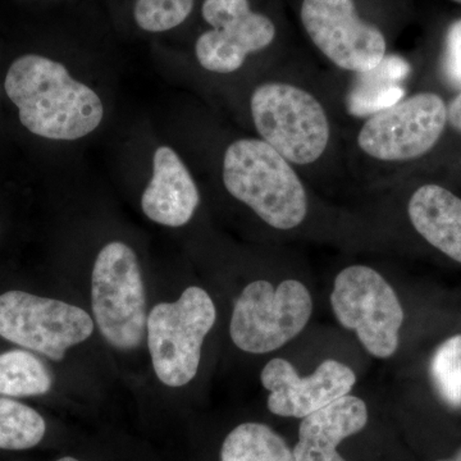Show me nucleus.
I'll use <instances>...</instances> for the list:
<instances>
[{"label":"nucleus","instance_id":"2","mask_svg":"<svg viewBox=\"0 0 461 461\" xmlns=\"http://www.w3.org/2000/svg\"><path fill=\"white\" fill-rule=\"evenodd\" d=\"M223 184L273 229H295L308 213L304 185L290 162L264 140L241 139L227 148Z\"/></svg>","mask_w":461,"mask_h":461},{"label":"nucleus","instance_id":"10","mask_svg":"<svg viewBox=\"0 0 461 461\" xmlns=\"http://www.w3.org/2000/svg\"><path fill=\"white\" fill-rule=\"evenodd\" d=\"M302 23L315 47L345 71H371L386 56L384 33L360 18L354 0H304Z\"/></svg>","mask_w":461,"mask_h":461},{"label":"nucleus","instance_id":"6","mask_svg":"<svg viewBox=\"0 0 461 461\" xmlns=\"http://www.w3.org/2000/svg\"><path fill=\"white\" fill-rule=\"evenodd\" d=\"M312 312L311 293L302 282L287 280L275 288L269 282L254 281L233 306L230 339L247 353H271L305 329Z\"/></svg>","mask_w":461,"mask_h":461},{"label":"nucleus","instance_id":"5","mask_svg":"<svg viewBox=\"0 0 461 461\" xmlns=\"http://www.w3.org/2000/svg\"><path fill=\"white\" fill-rule=\"evenodd\" d=\"M250 108L263 140L290 163L312 165L329 147V117L308 91L290 84H263L254 90Z\"/></svg>","mask_w":461,"mask_h":461},{"label":"nucleus","instance_id":"24","mask_svg":"<svg viewBox=\"0 0 461 461\" xmlns=\"http://www.w3.org/2000/svg\"><path fill=\"white\" fill-rule=\"evenodd\" d=\"M54 461H83L78 459V457L72 456V455H66V456L59 457V459Z\"/></svg>","mask_w":461,"mask_h":461},{"label":"nucleus","instance_id":"3","mask_svg":"<svg viewBox=\"0 0 461 461\" xmlns=\"http://www.w3.org/2000/svg\"><path fill=\"white\" fill-rule=\"evenodd\" d=\"M217 311L203 288H186L175 303H160L148 315L147 335L157 377L168 387L195 378L203 342L213 329Z\"/></svg>","mask_w":461,"mask_h":461},{"label":"nucleus","instance_id":"11","mask_svg":"<svg viewBox=\"0 0 461 461\" xmlns=\"http://www.w3.org/2000/svg\"><path fill=\"white\" fill-rule=\"evenodd\" d=\"M202 14L213 27L195 45L196 58L206 71H238L249 54L266 50L275 41V23L251 11L249 0H204Z\"/></svg>","mask_w":461,"mask_h":461},{"label":"nucleus","instance_id":"20","mask_svg":"<svg viewBox=\"0 0 461 461\" xmlns=\"http://www.w3.org/2000/svg\"><path fill=\"white\" fill-rule=\"evenodd\" d=\"M429 375L439 399L454 411H461V335L451 336L436 348Z\"/></svg>","mask_w":461,"mask_h":461},{"label":"nucleus","instance_id":"25","mask_svg":"<svg viewBox=\"0 0 461 461\" xmlns=\"http://www.w3.org/2000/svg\"><path fill=\"white\" fill-rule=\"evenodd\" d=\"M438 461H461V447L457 450V453L454 455L450 459L438 460Z\"/></svg>","mask_w":461,"mask_h":461},{"label":"nucleus","instance_id":"4","mask_svg":"<svg viewBox=\"0 0 461 461\" xmlns=\"http://www.w3.org/2000/svg\"><path fill=\"white\" fill-rule=\"evenodd\" d=\"M91 303L103 338L120 350H135L147 335V296L135 251L123 242L100 250L91 276Z\"/></svg>","mask_w":461,"mask_h":461},{"label":"nucleus","instance_id":"9","mask_svg":"<svg viewBox=\"0 0 461 461\" xmlns=\"http://www.w3.org/2000/svg\"><path fill=\"white\" fill-rule=\"evenodd\" d=\"M446 123L444 99L421 93L369 117L357 135V145L366 156L384 162L415 159L435 147Z\"/></svg>","mask_w":461,"mask_h":461},{"label":"nucleus","instance_id":"14","mask_svg":"<svg viewBox=\"0 0 461 461\" xmlns=\"http://www.w3.org/2000/svg\"><path fill=\"white\" fill-rule=\"evenodd\" d=\"M368 423V408L359 397L346 395L303 418L299 441L294 447L296 461H346L339 445L357 435Z\"/></svg>","mask_w":461,"mask_h":461},{"label":"nucleus","instance_id":"21","mask_svg":"<svg viewBox=\"0 0 461 461\" xmlns=\"http://www.w3.org/2000/svg\"><path fill=\"white\" fill-rule=\"evenodd\" d=\"M195 0H136L133 17L141 30L165 32L190 16Z\"/></svg>","mask_w":461,"mask_h":461},{"label":"nucleus","instance_id":"16","mask_svg":"<svg viewBox=\"0 0 461 461\" xmlns=\"http://www.w3.org/2000/svg\"><path fill=\"white\" fill-rule=\"evenodd\" d=\"M411 72V66L405 58L386 54L375 68L357 74L346 102L348 113L372 117L402 102L405 96L402 84Z\"/></svg>","mask_w":461,"mask_h":461},{"label":"nucleus","instance_id":"12","mask_svg":"<svg viewBox=\"0 0 461 461\" xmlns=\"http://www.w3.org/2000/svg\"><path fill=\"white\" fill-rule=\"evenodd\" d=\"M262 384L268 390V409L285 418H305L348 395L357 382L350 366L326 360L308 377H300L287 360L273 359L264 366Z\"/></svg>","mask_w":461,"mask_h":461},{"label":"nucleus","instance_id":"18","mask_svg":"<svg viewBox=\"0 0 461 461\" xmlns=\"http://www.w3.org/2000/svg\"><path fill=\"white\" fill-rule=\"evenodd\" d=\"M51 375L35 355L12 350L0 355V393L26 397L45 395L51 388Z\"/></svg>","mask_w":461,"mask_h":461},{"label":"nucleus","instance_id":"17","mask_svg":"<svg viewBox=\"0 0 461 461\" xmlns=\"http://www.w3.org/2000/svg\"><path fill=\"white\" fill-rule=\"evenodd\" d=\"M220 461H296L286 441L266 424L235 427L221 446Z\"/></svg>","mask_w":461,"mask_h":461},{"label":"nucleus","instance_id":"1","mask_svg":"<svg viewBox=\"0 0 461 461\" xmlns=\"http://www.w3.org/2000/svg\"><path fill=\"white\" fill-rule=\"evenodd\" d=\"M5 87L18 108L21 123L33 135L50 140L85 138L104 117L98 94L50 58H18L9 67Z\"/></svg>","mask_w":461,"mask_h":461},{"label":"nucleus","instance_id":"23","mask_svg":"<svg viewBox=\"0 0 461 461\" xmlns=\"http://www.w3.org/2000/svg\"><path fill=\"white\" fill-rule=\"evenodd\" d=\"M447 122L461 133V93L447 107Z\"/></svg>","mask_w":461,"mask_h":461},{"label":"nucleus","instance_id":"22","mask_svg":"<svg viewBox=\"0 0 461 461\" xmlns=\"http://www.w3.org/2000/svg\"><path fill=\"white\" fill-rule=\"evenodd\" d=\"M442 74L446 83L461 91V18L451 23L446 32Z\"/></svg>","mask_w":461,"mask_h":461},{"label":"nucleus","instance_id":"19","mask_svg":"<svg viewBox=\"0 0 461 461\" xmlns=\"http://www.w3.org/2000/svg\"><path fill=\"white\" fill-rule=\"evenodd\" d=\"M47 423L35 409L14 400L0 399V450H30L41 444Z\"/></svg>","mask_w":461,"mask_h":461},{"label":"nucleus","instance_id":"7","mask_svg":"<svg viewBox=\"0 0 461 461\" xmlns=\"http://www.w3.org/2000/svg\"><path fill=\"white\" fill-rule=\"evenodd\" d=\"M330 305L341 326L354 330L373 357L386 359L396 353L402 306L393 288L375 269L345 268L336 277Z\"/></svg>","mask_w":461,"mask_h":461},{"label":"nucleus","instance_id":"26","mask_svg":"<svg viewBox=\"0 0 461 461\" xmlns=\"http://www.w3.org/2000/svg\"><path fill=\"white\" fill-rule=\"evenodd\" d=\"M453 2L460 3L461 5V0H453Z\"/></svg>","mask_w":461,"mask_h":461},{"label":"nucleus","instance_id":"15","mask_svg":"<svg viewBox=\"0 0 461 461\" xmlns=\"http://www.w3.org/2000/svg\"><path fill=\"white\" fill-rule=\"evenodd\" d=\"M408 211L421 238L461 263L460 198L438 185H424L412 194Z\"/></svg>","mask_w":461,"mask_h":461},{"label":"nucleus","instance_id":"13","mask_svg":"<svg viewBox=\"0 0 461 461\" xmlns=\"http://www.w3.org/2000/svg\"><path fill=\"white\" fill-rule=\"evenodd\" d=\"M199 203L198 187L178 154L169 147L158 148L153 177L141 196L145 215L163 226L182 227L190 222Z\"/></svg>","mask_w":461,"mask_h":461},{"label":"nucleus","instance_id":"8","mask_svg":"<svg viewBox=\"0 0 461 461\" xmlns=\"http://www.w3.org/2000/svg\"><path fill=\"white\" fill-rule=\"evenodd\" d=\"M93 332V320L78 306L23 291L0 295V336L56 362Z\"/></svg>","mask_w":461,"mask_h":461}]
</instances>
